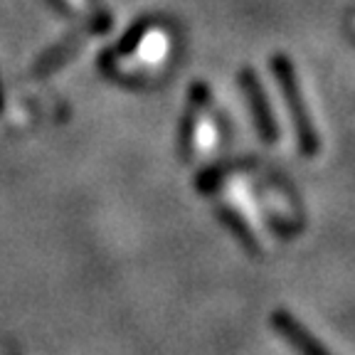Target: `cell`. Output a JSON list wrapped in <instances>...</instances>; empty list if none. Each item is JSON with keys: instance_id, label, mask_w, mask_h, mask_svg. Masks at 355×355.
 Masks as SVG:
<instances>
[{"instance_id": "cell-1", "label": "cell", "mask_w": 355, "mask_h": 355, "mask_svg": "<svg viewBox=\"0 0 355 355\" xmlns=\"http://www.w3.org/2000/svg\"><path fill=\"white\" fill-rule=\"evenodd\" d=\"M274 74H277L279 84H282V92L286 96V104L291 109V116H294V128H296V139L299 146L306 155H316L321 148V141H318V131L311 123L309 111H306L304 96H301L299 82L294 77V69L288 64L286 57H274Z\"/></svg>"}, {"instance_id": "cell-2", "label": "cell", "mask_w": 355, "mask_h": 355, "mask_svg": "<svg viewBox=\"0 0 355 355\" xmlns=\"http://www.w3.org/2000/svg\"><path fill=\"white\" fill-rule=\"evenodd\" d=\"M272 326L299 355H333L331 350H328L326 345H323L321 340L304 326V323L296 321L288 311H274Z\"/></svg>"}, {"instance_id": "cell-3", "label": "cell", "mask_w": 355, "mask_h": 355, "mask_svg": "<svg viewBox=\"0 0 355 355\" xmlns=\"http://www.w3.org/2000/svg\"><path fill=\"white\" fill-rule=\"evenodd\" d=\"M244 89H247V96H250V106H252V114H254V123H257V131L261 133V139L266 144H274L277 141V121L272 116V106L266 101L264 96V89L261 84L254 79V74L247 72L244 74Z\"/></svg>"}]
</instances>
